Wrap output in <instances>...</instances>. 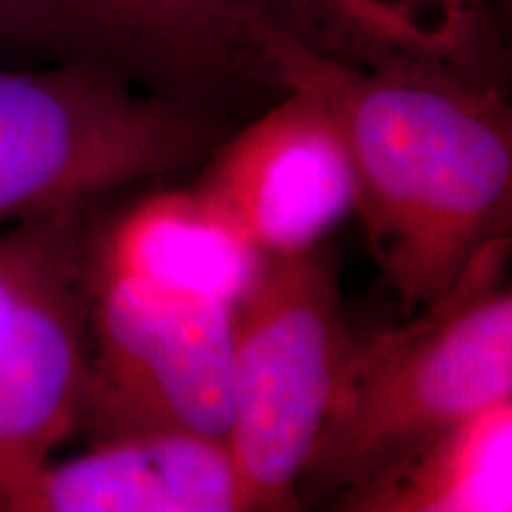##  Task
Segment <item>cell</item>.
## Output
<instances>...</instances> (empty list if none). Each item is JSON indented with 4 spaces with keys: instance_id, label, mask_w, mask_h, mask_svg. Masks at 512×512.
Masks as SVG:
<instances>
[{
    "instance_id": "cell-1",
    "label": "cell",
    "mask_w": 512,
    "mask_h": 512,
    "mask_svg": "<svg viewBox=\"0 0 512 512\" xmlns=\"http://www.w3.org/2000/svg\"><path fill=\"white\" fill-rule=\"evenodd\" d=\"M266 43L285 91L316 93L337 119L356 214L406 309L444 302L512 242V93L347 67L271 27Z\"/></svg>"
},
{
    "instance_id": "cell-2",
    "label": "cell",
    "mask_w": 512,
    "mask_h": 512,
    "mask_svg": "<svg viewBox=\"0 0 512 512\" xmlns=\"http://www.w3.org/2000/svg\"><path fill=\"white\" fill-rule=\"evenodd\" d=\"M512 242L406 328L354 344L299 498L358 503L439 441L512 401Z\"/></svg>"
},
{
    "instance_id": "cell-3",
    "label": "cell",
    "mask_w": 512,
    "mask_h": 512,
    "mask_svg": "<svg viewBox=\"0 0 512 512\" xmlns=\"http://www.w3.org/2000/svg\"><path fill=\"white\" fill-rule=\"evenodd\" d=\"M233 128L86 64L0 69V226L183 174Z\"/></svg>"
},
{
    "instance_id": "cell-4",
    "label": "cell",
    "mask_w": 512,
    "mask_h": 512,
    "mask_svg": "<svg viewBox=\"0 0 512 512\" xmlns=\"http://www.w3.org/2000/svg\"><path fill=\"white\" fill-rule=\"evenodd\" d=\"M354 337L337 261L323 245L266 256L235 306L233 415L226 437L245 510H299Z\"/></svg>"
},
{
    "instance_id": "cell-5",
    "label": "cell",
    "mask_w": 512,
    "mask_h": 512,
    "mask_svg": "<svg viewBox=\"0 0 512 512\" xmlns=\"http://www.w3.org/2000/svg\"><path fill=\"white\" fill-rule=\"evenodd\" d=\"M268 27L266 0H12L0 53L86 64L238 126L285 93Z\"/></svg>"
},
{
    "instance_id": "cell-6",
    "label": "cell",
    "mask_w": 512,
    "mask_h": 512,
    "mask_svg": "<svg viewBox=\"0 0 512 512\" xmlns=\"http://www.w3.org/2000/svg\"><path fill=\"white\" fill-rule=\"evenodd\" d=\"M98 202L50 204L0 228V512H22L55 448L79 434Z\"/></svg>"
},
{
    "instance_id": "cell-7",
    "label": "cell",
    "mask_w": 512,
    "mask_h": 512,
    "mask_svg": "<svg viewBox=\"0 0 512 512\" xmlns=\"http://www.w3.org/2000/svg\"><path fill=\"white\" fill-rule=\"evenodd\" d=\"M235 306L91 271V358L79 434L88 444L183 432L226 441Z\"/></svg>"
},
{
    "instance_id": "cell-8",
    "label": "cell",
    "mask_w": 512,
    "mask_h": 512,
    "mask_svg": "<svg viewBox=\"0 0 512 512\" xmlns=\"http://www.w3.org/2000/svg\"><path fill=\"white\" fill-rule=\"evenodd\" d=\"M200 188L264 256L323 245L356 214V178L337 119L316 93L290 86L230 131L202 164Z\"/></svg>"
},
{
    "instance_id": "cell-9",
    "label": "cell",
    "mask_w": 512,
    "mask_h": 512,
    "mask_svg": "<svg viewBox=\"0 0 512 512\" xmlns=\"http://www.w3.org/2000/svg\"><path fill=\"white\" fill-rule=\"evenodd\" d=\"M271 29L325 60L512 93L494 0H266Z\"/></svg>"
},
{
    "instance_id": "cell-10",
    "label": "cell",
    "mask_w": 512,
    "mask_h": 512,
    "mask_svg": "<svg viewBox=\"0 0 512 512\" xmlns=\"http://www.w3.org/2000/svg\"><path fill=\"white\" fill-rule=\"evenodd\" d=\"M242 491L221 439L136 434L48 460L22 512H240Z\"/></svg>"
},
{
    "instance_id": "cell-11",
    "label": "cell",
    "mask_w": 512,
    "mask_h": 512,
    "mask_svg": "<svg viewBox=\"0 0 512 512\" xmlns=\"http://www.w3.org/2000/svg\"><path fill=\"white\" fill-rule=\"evenodd\" d=\"M266 256L200 185L162 190L98 221L91 271L238 306Z\"/></svg>"
},
{
    "instance_id": "cell-12",
    "label": "cell",
    "mask_w": 512,
    "mask_h": 512,
    "mask_svg": "<svg viewBox=\"0 0 512 512\" xmlns=\"http://www.w3.org/2000/svg\"><path fill=\"white\" fill-rule=\"evenodd\" d=\"M498 22H501V29L505 34V41H508L510 53H512V0H494Z\"/></svg>"
},
{
    "instance_id": "cell-13",
    "label": "cell",
    "mask_w": 512,
    "mask_h": 512,
    "mask_svg": "<svg viewBox=\"0 0 512 512\" xmlns=\"http://www.w3.org/2000/svg\"><path fill=\"white\" fill-rule=\"evenodd\" d=\"M10 5H12V0H0V24H3V19H5V15H8Z\"/></svg>"
}]
</instances>
